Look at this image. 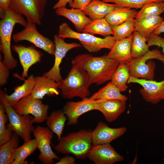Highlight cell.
<instances>
[{
	"label": "cell",
	"instance_id": "e0dca14e",
	"mask_svg": "<svg viewBox=\"0 0 164 164\" xmlns=\"http://www.w3.org/2000/svg\"><path fill=\"white\" fill-rule=\"evenodd\" d=\"M12 47L18 54L23 68L22 77H28L29 69L33 65L41 61L42 53L33 46H26L17 45H13Z\"/></svg>",
	"mask_w": 164,
	"mask_h": 164
},
{
	"label": "cell",
	"instance_id": "8fae6325",
	"mask_svg": "<svg viewBox=\"0 0 164 164\" xmlns=\"http://www.w3.org/2000/svg\"><path fill=\"white\" fill-rule=\"evenodd\" d=\"M53 133L48 127L40 126L36 128L32 133L37 140V148L40 152L38 159L44 164H51L53 163V159H59L50 145Z\"/></svg>",
	"mask_w": 164,
	"mask_h": 164
},
{
	"label": "cell",
	"instance_id": "83f0119b",
	"mask_svg": "<svg viewBox=\"0 0 164 164\" xmlns=\"http://www.w3.org/2000/svg\"><path fill=\"white\" fill-rule=\"evenodd\" d=\"M63 110H58L52 112L46 119L48 127L56 134L59 140L61 137L67 120Z\"/></svg>",
	"mask_w": 164,
	"mask_h": 164
},
{
	"label": "cell",
	"instance_id": "e575fe53",
	"mask_svg": "<svg viewBox=\"0 0 164 164\" xmlns=\"http://www.w3.org/2000/svg\"><path fill=\"white\" fill-rule=\"evenodd\" d=\"M5 112L3 105L0 102V146L8 141L12 135V131L6 126L8 117Z\"/></svg>",
	"mask_w": 164,
	"mask_h": 164
},
{
	"label": "cell",
	"instance_id": "f1b7e54d",
	"mask_svg": "<svg viewBox=\"0 0 164 164\" xmlns=\"http://www.w3.org/2000/svg\"><path fill=\"white\" fill-rule=\"evenodd\" d=\"M83 32L92 35L99 34L104 37L113 34L112 26L105 18L92 20L85 26Z\"/></svg>",
	"mask_w": 164,
	"mask_h": 164
},
{
	"label": "cell",
	"instance_id": "2e32d148",
	"mask_svg": "<svg viewBox=\"0 0 164 164\" xmlns=\"http://www.w3.org/2000/svg\"><path fill=\"white\" fill-rule=\"evenodd\" d=\"M97 100L89 98L78 101L67 102L63 107V111L68 118V125H75L78 122V118L89 111L95 110Z\"/></svg>",
	"mask_w": 164,
	"mask_h": 164
},
{
	"label": "cell",
	"instance_id": "ab89813d",
	"mask_svg": "<svg viewBox=\"0 0 164 164\" xmlns=\"http://www.w3.org/2000/svg\"><path fill=\"white\" fill-rule=\"evenodd\" d=\"M75 161L74 158L67 155L65 157L62 158L55 164H74Z\"/></svg>",
	"mask_w": 164,
	"mask_h": 164
},
{
	"label": "cell",
	"instance_id": "277c9868",
	"mask_svg": "<svg viewBox=\"0 0 164 164\" xmlns=\"http://www.w3.org/2000/svg\"><path fill=\"white\" fill-rule=\"evenodd\" d=\"M91 130L82 129L61 137L54 149L58 153L69 154L79 159H84L91 148Z\"/></svg>",
	"mask_w": 164,
	"mask_h": 164
},
{
	"label": "cell",
	"instance_id": "44dd1931",
	"mask_svg": "<svg viewBox=\"0 0 164 164\" xmlns=\"http://www.w3.org/2000/svg\"><path fill=\"white\" fill-rule=\"evenodd\" d=\"M55 12L57 15L63 16L70 20L80 32H83L85 26L92 20L86 16L83 11L79 9L62 7L56 9Z\"/></svg>",
	"mask_w": 164,
	"mask_h": 164
},
{
	"label": "cell",
	"instance_id": "52a82bcc",
	"mask_svg": "<svg viewBox=\"0 0 164 164\" xmlns=\"http://www.w3.org/2000/svg\"><path fill=\"white\" fill-rule=\"evenodd\" d=\"M152 59H156L164 63V54L156 49L149 50L138 58H133L126 63L128 66L130 76L138 79L153 80L155 77L156 64Z\"/></svg>",
	"mask_w": 164,
	"mask_h": 164
},
{
	"label": "cell",
	"instance_id": "d590c367",
	"mask_svg": "<svg viewBox=\"0 0 164 164\" xmlns=\"http://www.w3.org/2000/svg\"><path fill=\"white\" fill-rule=\"evenodd\" d=\"M107 3L116 4L119 7H128L132 9L141 8L145 4L151 2H162V0H101Z\"/></svg>",
	"mask_w": 164,
	"mask_h": 164
},
{
	"label": "cell",
	"instance_id": "4fadbf2b",
	"mask_svg": "<svg viewBox=\"0 0 164 164\" xmlns=\"http://www.w3.org/2000/svg\"><path fill=\"white\" fill-rule=\"evenodd\" d=\"M54 40L55 46L54 64L52 68L42 76L57 83L63 79L60 74V65L63 58L69 50L74 48L80 47L81 45L76 43H66L63 39L56 35H54Z\"/></svg>",
	"mask_w": 164,
	"mask_h": 164
},
{
	"label": "cell",
	"instance_id": "4316f807",
	"mask_svg": "<svg viewBox=\"0 0 164 164\" xmlns=\"http://www.w3.org/2000/svg\"><path fill=\"white\" fill-rule=\"evenodd\" d=\"M19 143V136L15 132L8 141L0 146V164H12L15 160L14 153Z\"/></svg>",
	"mask_w": 164,
	"mask_h": 164
},
{
	"label": "cell",
	"instance_id": "3957f363",
	"mask_svg": "<svg viewBox=\"0 0 164 164\" xmlns=\"http://www.w3.org/2000/svg\"><path fill=\"white\" fill-rule=\"evenodd\" d=\"M0 21V50L3 55L2 61L9 69L15 68L17 61L13 56L11 50L12 34L13 28L16 24L26 28L28 23L22 15L9 7Z\"/></svg>",
	"mask_w": 164,
	"mask_h": 164
},
{
	"label": "cell",
	"instance_id": "484cf974",
	"mask_svg": "<svg viewBox=\"0 0 164 164\" xmlns=\"http://www.w3.org/2000/svg\"><path fill=\"white\" fill-rule=\"evenodd\" d=\"M121 92L118 88L111 81L94 93L89 98L93 100H119L127 101L128 97L122 94Z\"/></svg>",
	"mask_w": 164,
	"mask_h": 164
},
{
	"label": "cell",
	"instance_id": "7402d4cb",
	"mask_svg": "<svg viewBox=\"0 0 164 164\" xmlns=\"http://www.w3.org/2000/svg\"><path fill=\"white\" fill-rule=\"evenodd\" d=\"M117 6L115 4L108 3L101 0H92L83 11L93 20L105 18Z\"/></svg>",
	"mask_w": 164,
	"mask_h": 164
},
{
	"label": "cell",
	"instance_id": "d6986e66",
	"mask_svg": "<svg viewBox=\"0 0 164 164\" xmlns=\"http://www.w3.org/2000/svg\"><path fill=\"white\" fill-rule=\"evenodd\" d=\"M133 33L130 36L116 40L108 55L119 63H127L133 59L131 52Z\"/></svg>",
	"mask_w": 164,
	"mask_h": 164
},
{
	"label": "cell",
	"instance_id": "f35d334b",
	"mask_svg": "<svg viewBox=\"0 0 164 164\" xmlns=\"http://www.w3.org/2000/svg\"><path fill=\"white\" fill-rule=\"evenodd\" d=\"M92 0H73L71 8L84 11Z\"/></svg>",
	"mask_w": 164,
	"mask_h": 164
},
{
	"label": "cell",
	"instance_id": "ba28073f",
	"mask_svg": "<svg viewBox=\"0 0 164 164\" xmlns=\"http://www.w3.org/2000/svg\"><path fill=\"white\" fill-rule=\"evenodd\" d=\"M47 0H11V7L26 18L27 22L41 25Z\"/></svg>",
	"mask_w": 164,
	"mask_h": 164
},
{
	"label": "cell",
	"instance_id": "60d3db41",
	"mask_svg": "<svg viewBox=\"0 0 164 164\" xmlns=\"http://www.w3.org/2000/svg\"><path fill=\"white\" fill-rule=\"evenodd\" d=\"M73 0H59L53 6V9H56L57 8L65 7L67 4H68L69 6L72 8Z\"/></svg>",
	"mask_w": 164,
	"mask_h": 164
},
{
	"label": "cell",
	"instance_id": "cb8c5ba5",
	"mask_svg": "<svg viewBox=\"0 0 164 164\" xmlns=\"http://www.w3.org/2000/svg\"><path fill=\"white\" fill-rule=\"evenodd\" d=\"M164 20L160 15L149 16L134 19L135 30L147 37L153 32Z\"/></svg>",
	"mask_w": 164,
	"mask_h": 164
},
{
	"label": "cell",
	"instance_id": "ac0fdd59",
	"mask_svg": "<svg viewBox=\"0 0 164 164\" xmlns=\"http://www.w3.org/2000/svg\"><path fill=\"white\" fill-rule=\"evenodd\" d=\"M126 101L97 100L95 110L103 114L105 120L111 123L116 120L125 109Z\"/></svg>",
	"mask_w": 164,
	"mask_h": 164
},
{
	"label": "cell",
	"instance_id": "7c38bea8",
	"mask_svg": "<svg viewBox=\"0 0 164 164\" xmlns=\"http://www.w3.org/2000/svg\"><path fill=\"white\" fill-rule=\"evenodd\" d=\"M131 83L138 84L142 87L139 93L145 101L155 104L164 100V79L157 82L130 76L127 84Z\"/></svg>",
	"mask_w": 164,
	"mask_h": 164
},
{
	"label": "cell",
	"instance_id": "d4e9b609",
	"mask_svg": "<svg viewBox=\"0 0 164 164\" xmlns=\"http://www.w3.org/2000/svg\"><path fill=\"white\" fill-rule=\"evenodd\" d=\"M138 12L128 7H117L105 17L112 26L120 25L131 19L136 18Z\"/></svg>",
	"mask_w": 164,
	"mask_h": 164
},
{
	"label": "cell",
	"instance_id": "74e56055",
	"mask_svg": "<svg viewBox=\"0 0 164 164\" xmlns=\"http://www.w3.org/2000/svg\"><path fill=\"white\" fill-rule=\"evenodd\" d=\"M2 56H0V85L3 86L7 82L9 75V69L3 63Z\"/></svg>",
	"mask_w": 164,
	"mask_h": 164
},
{
	"label": "cell",
	"instance_id": "9a60e30c",
	"mask_svg": "<svg viewBox=\"0 0 164 164\" xmlns=\"http://www.w3.org/2000/svg\"><path fill=\"white\" fill-rule=\"evenodd\" d=\"M126 131V127L111 128L104 122L100 121L91 133L92 145L110 144L113 140L121 136Z\"/></svg>",
	"mask_w": 164,
	"mask_h": 164
},
{
	"label": "cell",
	"instance_id": "d6a6232c",
	"mask_svg": "<svg viewBox=\"0 0 164 164\" xmlns=\"http://www.w3.org/2000/svg\"><path fill=\"white\" fill-rule=\"evenodd\" d=\"M113 36L116 40L130 36L135 30L134 19L129 20L117 26H112Z\"/></svg>",
	"mask_w": 164,
	"mask_h": 164
},
{
	"label": "cell",
	"instance_id": "ee69618b",
	"mask_svg": "<svg viewBox=\"0 0 164 164\" xmlns=\"http://www.w3.org/2000/svg\"><path fill=\"white\" fill-rule=\"evenodd\" d=\"M28 162L26 161H16L14 160L12 164H27L28 163Z\"/></svg>",
	"mask_w": 164,
	"mask_h": 164
},
{
	"label": "cell",
	"instance_id": "5b68a950",
	"mask_svg": "<svg viewBox=\"0 0 164 164\" xmlns=\"http://www.w3.org/2000/svg\"><path fill=\"white\" fill-rule=\"evenodd\" d=\"M58 35L63 39L78 40L83 47L90 53L97 52L104 48L110 50L115 41L113 36H111L101 38L90 33L75 32L65 22L59 26Z\"/></svg>",
	"mask_w": 164,
	"mask_h": 164
},
{
	"label": "cell",
	"instance_id": "ffe728a7",
	"mask_svg": "<svg viewBox=\"0 0 164 164\" xmlns=\"http://www.w3.org/2000/svg\"><path fill=\"white\" fill-rule=\"evenodd\" d=\"M35 78V84L31 94L32 97L42 99L45 95L51 97L59 94L57 83L55 81L43 76Z\"/></svg>",
	"mask_w": 164,
	"mask_h": 164
},
{
	"label": "cell",
	"instance_id": "9c48e42d",
	"mask_svg": "<svg viewBox=\"0 0 164 164\" xmlns=\"http://www.w3.org/2000/svg\"><path fill=\"white\" fill-rule=\"evenodd\" d=\"M27 23V26L23 30L12 35L13 41L15 43L23 40L28 41L50 55H54V43L41 35L37 30L36 24Z\"/></svg>",
	"mask_w": 164,
	"mask_h": 164
},
{
	"label": "cell",
	"instance_id": "f6af8a7d",
	"mask_svg": "<svg viewBox=\"0 0 164 164\" xmlns=\"http://www.w3.org/2000/svg\"><path fill=\"white\" fill-rule=\"evenodd\" d=\"M162 2H163L164 3V0H162Z\"/></svg>",
	"mask_w": 164,
	"mask_h": 164
},
{
	"label": "cell",
	"instance_id": "30bf717a",
	"mask_svg": "<svg viewBox=\"0 0 164 164\" xmlns=\"http://www.w3.org/2000/svg\"><path fill=\"white\" fill-rule=\"evenodd\" d=\"M49 108L48 104L43 103L41 99L32 97L31 94L22 98L13 107L19 114L32 115L36 123H41L46 120Z\"/></svg>",
	"mask_w": 164,
	"mask_h": 164
},
{
	"label": "cell",
	"instance_id": "7a4b0ae2",
	"mask_svg": "<svg viewBox=\"0 0 164 164\" xmlns=\"http://www.w3.org/2000/svg\"><path fill=\"white\" fill-rule=\"evenodd\" d=\"M71 64L67 77L57 83L58 88L61 90V95L63 98L68 99L77 97L82 99L87 98L91 94L88 74L74 59Z\"/></svg>",
	"mask_w": 164,
	"mask_h": 164
},
{
	"label": "cell",
	"instance_id": "f546056e",
	"mask_svg": "<svg viewBox=\"0 0 164 164\" xmlns=\"http://www.w3.org/2000/svg\"><path fill=\"white\" fill-rule=\"evenodd\" d=\"M130 77L128 66L126 63H119L111 80L121 92H123L128 88L127 84Z\"/></svg>",
	"mask_w": 164,
	"mask_h": 164
},
{
	"label": "cell",
	"instance_id": "8992f818",
	"mask_svg": "<svg viewBox=\"0 0 164 164\" xmlns=\"http://www.w3.org/2000/svg\"><path fill=\"white\" fill-rule=\"evenodd\" d=\"M5 93L0 91V101L3 105L5 112L9 120L7 127L14 131L24 142L31 138V135L35 128L34 118L29 114L22 115L17 113L7 102L5 96Z\"/></svg>",
	"mask_w": 164,
	"mask_h": 164
},
{
	"label": "cell",
	"instance_id": "b9f144b4",
	"mask_svg": "<svg viewBox=\"0 0 164 164\" xmlns=\"http://www.w3.org/2000/svg\"><path fill=\"white\" fill-rule=\"evenodd\" d=\"M11 0H0V17L3 16L9 6Z\"/></svg>",
	"mask_w": 164,
	"mask_h": 164
},
{
	"label": "cell",
	"instance_id": "7bdbcfd3",
	"mask_svg": "<svg viewBox=\"0 0 164 164\" xmlns=\"http://www.w3.org/2000/svg\"><path fill=\"white\" fill-rule=\"evenodd\" d=\"M164 32V20L160 25L153 32L155 35H159L160 34Z\"/></svg>",
	"mask_w": 164,
	"mask_h": 164
},
{
	"label": "cell",
	"instance_id": "8d00e7d4",
	"mask_svg": "<svg viewBox=\"0 0 164 164\" xmlns=\"http://www.w3.org/2000/svg\"><path fill=\"white\" fill-rule=\"evenodd\" d=\"M147 43L149 46H156L162 49L164 54V37L152 33L147 37Z\"/></svg>",
	"mask_w": 164,
	"mask_h": 164
},
{
	"label": "cell",
	"instance_id": "836d02e7",
	"mask_svg": "<svg viewBox=\"0 0 164 164\" xmlns=\"http://www.w3.org/2000/svg\"><path fill=\"white\" fill-rule=\"evenodd\" d=\"M164 12V3L162 1L149 2L145 4L138 12L136 18L159 16Z\"/></svg>",
	"mask_w": 164,
	"mask_h": 164
},
{
	"label": "cell",
	"instance_id": "6da1fadb",
	"mask_svg": "<svg viewBox=\"0 0 164 164\" xmlns=\"http://www.w3.org/2000/svg\"><path fill=\"white\" fill-rule=\"evenodd\" d=\"M74 59L87 72L91 85H100L111 80L119 63L108 55L94 56L83 54L77 55Z\"/></svg>",
	"mask_w": 164,
	"mask_h": 164
},
{
	"label": "cell",
	"instance_id": "4dcf8cb0",
	"mask_svg": "<svg viewBox=\"0 0 164 164\" xmlns=\"http://www.w3.org/2000/svg\"><path fill=\"white\" fill-rule=\"evenodd\" d=\"M146 37L135 30L133 33L131 52L132 57L136 58L145 54L149 50Z\"/></svg>",
	"mask_w": 164,
	"mask_h": 164
},
{
	"label": "cell",
	"instance_id": "5bb4252c",
	"mask_svg": "<svg viewBox=\"0 0 164 164\" xmlns=\"http://www.w3.org/2000/svg\"><path fill=\"white\" fill-rule=\"evenodd\" d=\"M87 157L95 164H113L124 159L110 144L92 146Z\"/></svg>",
	"mask_w": 164,
	"mask_h": 164
},
{
	"label": "cell",
	"instance_id": "603a6c76",
	"mask_svg": "<svg viewBox=\"0 0 164 164\" xmlns=\"http://www.w3.org/2000/svg\"><path fill=\"white\" fill-rule=\"evenodd\" d=\"M35 83V77L32 74L22 85L16 87L14 89V92L11 94H7L5 89V96L7 102L13 107L22 98L31 94Z\"/></svg>",
	"mask_w": 164,
	"mask_h": 164
},
{
	"label": "cell",
	"instance_id": "1f68e13d",
	"mask_svg": "<svg viewBox=\"0 0 164 164\" xmlns=\"http://www.w3.org/2000/svg\"><path fill=\"white\" fill-rule=\"evenodd\" d=\"M24 144L15 150L14 156L15 161H24L26 158L37 148L36 139L35 138L24 142Z\"/></svg>",
	"mask_w": 164,
	"mask_h": 164
}]
</instances>
